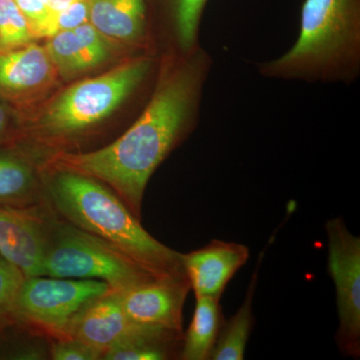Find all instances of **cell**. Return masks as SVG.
<instances>
[{
	"label": "cell",
	"mask_w": 360,
	"mask_h": 360,
	"mask_svg": "<svg viewBox=\"0 0 360 360\" xmlns=\"http://www.w3.org/2000/svg\"><path fill=\"white\" fill-rule=\"evenodd\" d=\"M158 66L148 105L122 136L96 150L58 151L44 165L99 180L139 219L149 179L198 127L213 58L200 45L188 54L162 56Z\"/></svg>",
	"instance_id": "1"
},
{
	"label": "cell",
	"mask_w": 360,
	"mask_h": 360,
	"mask_svg": "<svg viewBox=\"0 0 360 360\" xmlns=\"http://www.w3.org/2000/svg\"><path fill=\"white\" fill-rule=\"evenodd\" d=\"M49 203L70 224L103 239L158 278L186 276L182 253L156 240L108 186L63 168L44 167Z\"/></svg>",
	"instance_id": "2"
},
{
	"label": "cell",
	"mask_w": 360,
	"mask_h": 360,
	"mask_svg": "<svg viewBox=\"0 0 360 360\" xmlns=\"http://www.w3.org/2000/svg\"><path fill=\"white\" fill-rule=\"evenodd\" d=\"M295 44L257 65L267 79L352 85L360 77V0H304Z\"/></svg>",
	"instance_id": "3"
},
{
	"label": "cell",
	"mask_w": 360,
	"mask_h": 360,
	"mask_svg": "<svg viewBox=\"0 0 360 360\" xmlns=\"http://www.w3.org/2000/svg\"><path fill=\"white\" fill-rule=\"evenodd\" d=\"M156 65L153 54H139L103 75L58 92L33 116H21L20 135L14 146L30 141L58 149L75 141L110 117L146 82Z\"/></svg>",
	"instance_id": "4"
},
{
	"label": "cell",
	"mask_w": 360,
	"mask_h": 360,
	"mask_svg": "<svg viewBox=\"0 0 360 360\" xmlns=\"http://www.w3.org/2000/svg\"><path fill=\"white\" fill-rule=\"evenodd\" d=\"M44 276L103 281L115 292L158 278L103 239L49 217Z\"/></svg>",
	"instance_id": "5"
},
{
	"label": "cell",
	"mask_w": 360,
	"mask_h": 360,
	"mask_svg": "<svg viewBox=\"0 0 360 360\" xmlns=\"http://www.w3.org/2000/svg\"><path fill=\"white\" fill-rule=\"evenodd\" d=\"M103 281L25 277L14 300L9 319L49 331L56 338L86 303L110 292Z\"/></svg>",
	"instance_id": "6"
},
{
	"label": "cell",
	"mask_w": 360,
	"mask_h": 360,
	"mask_svg": "<svg viewBox=\"0 0 360 360\" xmlns=\"http://www.w3.org/2000/svg\"><path fill=\"white\" fill-rule=\"evenodd\" d=\"M328 238V270L335 283L338 324L335 340L347 356H360V238L341 217L326 224Z\"/></svg>",
	"instance_id": "7"
},
{
	"label": "cell",
	"mask_w": 360,
	"mask_h": 360,
	"mask_svg": "<svg viewBox=\"0 0 360 360\" xmlns=\"http://www.w3.org/2000/svg\"><path fill=\"white\" fill-rule=\"evenodd\" d=\"M58 77L49 52L39 44L30 42L0 53V101L20 115L46 98Z\"/></svg>",
	"instance_id": "8"
},
{
	"label": "cell",
	"mask_w": 360,
	"mask_h": 360,
	"mask_svg": "<svg viewBox=\"0 0 360 360\" xmlns=\"http://www.w3.org/2000/svg\"><path fill=\"white\" fill-rule=\"evenodd\" d=\"M189 290L186 276L156 278L120 292V302L134 323L182 333V309Z\"/></svg>",
	"instance_id": "9"
},
{
	"label": "cell",
	"mask_w": 360,
	"mask_h": 360,
	"mask_svg": "<svg viewBox=\"0 0 360 360\" xmlns=\"http://www.w3.org/2000/svg\"><path fill=\"white\" fill-rule=\"evenodd\" d=\"M47 219L32 207L0 206V257L25 277L44 276Z\"/></svg>",
	"instance_id": "10"
},
{
	"label": "cell",
	"mask_w": 360,
	"mask_h": 360,
	"mask_svg": "<svg viewBox=\"0 0 360 360\" xmlns=\"http://www.w3.org/2000/svg\"><path fill=\"white\" fill-rule=\"evenodd\" d=\"M248 258V246L213 239L200 250L182 253V264L195 297L220 300L227 284Z\"/></svg>",
	"instance_id": "11"
},
{
	"label": "cell",
	"mask_w": 360,
	"mask_h": 360,
	"mask_svg": "<svg viewBox=\"0 0 360 360\" xmlns=\"http://www.w3.org/2000/svg\"><path fill=\"white\" fill-rule=\"evenodd\" d=\"M135 324L123 311L120 292L110 291L86 303L70 319L59 338H75L104 354Z\"/></svg>",
	"instance_id": "12"
},
{
	"label": "cell",
	"mask_w": 360,
	"mask_h": 360,
	"mask_svg": "<svg viewBox=\"0 0 360 360\" xmlns=\"http://www.w3.org/2000/svg\"><path fill=\"white\" fill-rule=\"evenodd\" d=\"M89 22L108 39L150 52L146 0H89Z\"/></svg>",
	"instance_id": "13"
},
{
	"label": "cell",
	"mask_w": 360,
	"mask_h": 360,
	"mask_svg": "<svg viewBox=\"0 0 360 360\" xmlns=\"http://www.w3.org/2000/svg\"><path fill=\"white\" fill-rule=\"evenodd\" d=\"M182 333L158 326L135 324L103 355L106 360H165L174 356Z\"/></svg>",
	"instance_id": "14"
},
{
	"label": "cell",
	"mask_w": 360,
	"mask_h": 360,
	"mask_svg": "<svg viewBox=\"0 0 360 360\" xmlns=\"http://www.w3.org/2000/svg\"><path fill=\"white\" fill-rule=\"evenodd\" d=\"M148 13L156 7L167 23L172 54H187L200 46V30L208 0H146Z\"/></svg>",
	"instance_id": "15"
},
{
	"label": "cell",
	"mask_w": 360,
	"mask_h": 360,
	"mask_svg": "<svg viewBox=\"0 0 360 360\" xmlns=\"http://www.w3.org/2000/svg\"><path fill=\"white\" fill-rule=\"evenodd\" d=\"M32 163L13 146L0 148V206L32 207L39 196Z\"/></svg>",
	"instance_id": "16"
},
{
	"label": "cell",
	"mask_w": 360,
	"mask_h": 360,
	"mask_svg": "<svg viewBox=\"0 0 360 360\" xmlns=\"http://www.w3.org/2000/svg\"><path fill=\"white\" fill-rule=\"evenodd\" d=\"M219 300L206 296L196 297L193 321L182 340L180 359H210L222 326Z\"/></svg>",
	"instance_id": "17"
},
{
	"label": "cell",
	"mask_w": 360,
	"mask_h": 360,
	"mask_svg": "<svg viewBox=\"0 0 360 360\" xmlns=\"http://www.w3.org/2000/svg\"><path fill=\"white\" fill-rule=\"evenodd\" d=\"M257 270L253 274L245 302L226 323H222L210 359L243 360L253 328L252 303L257 288Z\"/></svg>",
	"instance_id": "18"
},
{
	"label": "cell",
	"mask_w": 360,
	"mask_h": 360,
	"mask_svg": "<svg viewBox=\"0 0 360 360\" xmlns=\"http://www.w3.org/2000/svg\"><path fill=\"white\" fill-rule=\"evenodd\" d=\"M30 22L14 0H0V53L30 44Z\"/></svg>",
	"instance_id": "19"
},
{
	"label": "cell",
	"mask_w": 360,
	"mask_h": 360,
	"mask_svg": "<svg viewBox=\"0 0 360 360\" xmlns=\"http://www.w3.org/2000/svg\"><path fill=\"white\" fill-rule=\"evenodd\" d=\"M82 72L96 70L104 65L112 54L110 39L101 34L90 22L75 28Z\"/></svg>",
	"instance_id": "20"
},
{
	"label": "cell",
	"mask_w": 360,
	"mask_h": 360,
	"mask_svg": "<svg viewBox=\"0 0 360 360\" xmlns=\"http://www.w3.org/2000/svg\"><path fill=\"white\" fill-rule=\"evenodd\" d=\"M25 278L20 269L0 257V322L11 315L14 300Z\"/></svg>",
	"instance_id": "21"
},
{
	"label": "cell",
	"mask_w": 360,
	"mask_h": 360,
	"mask_svg": "<svg viewBox=\"0 0 360 360\" xmlns=\"http://www.w3.org/2000/svg\"><path fill=\"white\" fill-rule=\"evenodd\" d=\"M86 22H89V0H75L70 6L52 15L44 37L49 39L56 33L75 30Z\"/></svg>",
	"instance_id": "22"
},
{
	"label": "cell",
	"mask_w": 360,
	"mask_h": 360,
	"mask_svg": "<svg viewBox=\"0 0 360 360\" xmlns=\"http://www.w3.org/2000/svg\"><path fill=\"white\" fill-rule=\"evenodd\" d=\"M103 355L101 350L75 338H59L51 347L54 360H96L103 359Z\"/></svg>",
	"instance_id": "23"
},
{
	"label": "cell",
	"mask_w": 360,
	"mask_h": 360,
	"mask_svg": "<svg viewBox=\"0 0 360 360\" xmlns=\"http://www.w3.org/2000/svg\"><path fill=\"white\" fill-rule=\"evenodd\" d=\"M32 27L33 37H44L52 15L44 0H14Z\"/></svg>",
	"instance_id": "24"
},
{
	"label": "cell",
	"mask_w": 360,
	"mask_h": 360,
	"mask_svg": "<svg viewBox=\"0 0 360 360\" xmlns=\"http://www.w3.org/2000/svg\"><path fill=\"white\" fill-rule=\"evenodd\" d=\"M21 127L20 111L0 101V148L13 146L18 141Z\"/></svg>",
	"instance_id": "25"
},
{
	"label": "cell",
	"mask_w": 360,
	"mask_h": 360,
	"mask_svg": "<svg viewBox=\"0 0 360 360\" xmlns=\"http://www.w3.org/2000/svg\"><path fill=\"white\" fill-rule=\"evenodd\" d=\"M44 1L51 9V13L54 14L70 6L75 0H44Z\"/></svg>",
	"instance_id": "26"
}]
</instances>
